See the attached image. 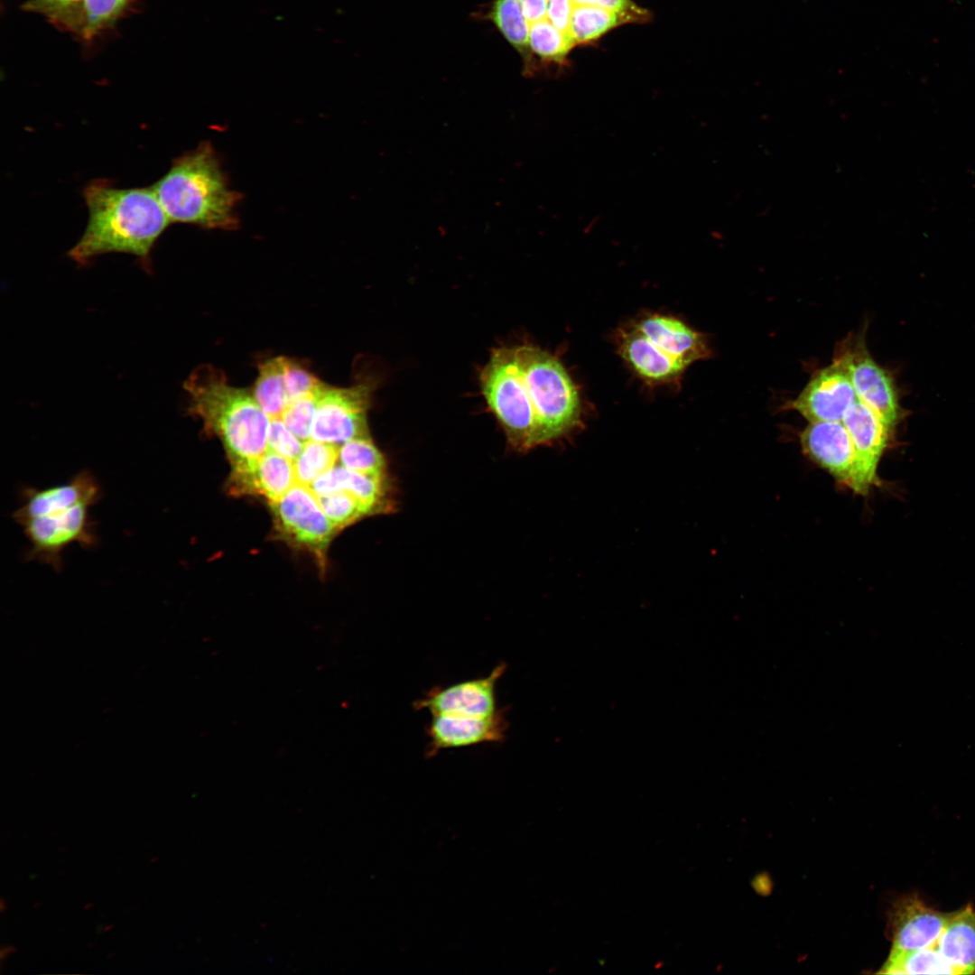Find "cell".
Returning a JSON list of instances; mask_svg holds the SVG:
<instances>
[{
  "instance_id": "d6986e66",
  "label": "cell",
  "mask_w": 975,
  "mask_h": 975,
  "mask_svg": "<svg viewBox=\"0 0 975 975\" xmlns=\"http://www.w3.org/2000/svg\"><path fill=\"white\" fill-rule=\"evenodd\" d=\"M316 496L346 491L365 504L372 514L389 513L394 507L387 475L376 476L333 466L310 486Z\"/></svg>"
},
{
  "instance_id": "44dd1931",
  "label": "cell",
  "mask_w": 975,
  "mask_h": 975,
  "mask_svg": "<svg viewBox=\"0 0 975 975\" xmlns=\"http://www.w3.org/2000/svg\"><path fill=\"white\" fill-rule=\"evenodd\" d=\"M958 974L975 972V911L970 906L951 914L933 946Z\"/></svg>"
},
{
  "instance_id": "d590c367",
  "label": "cell",
  "mask_w": 975,
  "mask_h": 975,
  "mask_svg": "<svg viewBox=\"0 0 975 975\" xmlns=\"http://www.w3.org/2000/svg\"><path fill=\"white\" fill-rule=\"evenodd\" d=\"M573 7L572 0H548L547 18L559 30L568 32Z\"/></svg>"
},
{
  "instance_id": "ab89813d",
  "label": "cell",
  "mask_w": 975,
  "mask_h": 975,
  "mask_svg": "<svg viewBox=\"0 0 975 975\" xmlns=\"http://www.w3.org/2000/svg\"><path fill=\"white\" fill-rule=\"evenodd\" d=\"M114 928H115V924H107V925H106V926H105V927L103 928V931H104V932H109L110 930H112V929H114Z\"/></svg>"
},
{
  "instance_id": "4fadbf2b",
  "label": "cell",
  "mask_w": 975,
  "mask_h": 975,
  "mask_svg": "<svg viewBox=\"0 0 975 975\" xmlns=\"http://www.w3.org/2000/svg\"><path fill=\"white\" fill-rule=\"evenodd\" d=\"M842 422L856 451L861 494L864 495L879 483L878 467L894 429L859 400L847 410Z\"/></svg>"
},
{
  "instance_id": "484cf974",
  "label": "cell",
  "mask_w": 975,
  "mask_h": 975,
  "mask_svg": "<svg viewBox=\"0 0 975 975\" xmlns=\"http://www.w3.org/2000/svg\"><path fill=\"white\" fill-rule=\"evenodd\" d=\"M881 973L886 974H953L955 969L934 947L910 952L889 953Z\"/></svg>"
},
{
  "instance_id": "d4e9b609",
  "label": "cell",
  "mask_w": 975,
  "mask_h": 975,
  "mask_svg": "<svg viewBox=\"0 0 975 975\" xmlns=\"http://www.w3.org/2000/svg\"><path fill=\"white\" fill-rule=\"evenodd\" d=\"M139 0H84L82 27L79 39L85 43L115 28L116 23L135 7Z\"/></svg>"
},
{
  "instance_id": "1f68e13d",
  "label": "cell",
  "mask_w": 975,
  "mask_h": 975,
  "mask_svg": "<svg viewBox=\"0 0 975 975\" xmlns=\"http://www.w3.org/2000/svg\"><path fill=\"white\" fill-rule=\"evenodd\" d=\"M324 385L315 392L291 401L281 416L288 429L302 441L311 438L318 399Z\"/></svg>"
},
{
  "instance_id": "7402d4cb",
  "label": "cell",
  "mask_w": 975,
  "mask_h": 975,
  "mask_svg": "<svg viewBox=\"0 0 975 975\" xmlns=\"http://www.w3.org/2000/svg\"><path fill=\"white\" fill-rule=\"evenodd\" d=\"M487 16L522 56L527 73L534 72L533 53L529 47L530 24L519 0H493Z\"/></svg>"
},
{
  "instance_id": "f35d334b",
  "label": "cell",
  "mask_w": 975,
  "mask_h": 975,
  "mask_svg": "<svg viewBox=\"0 0 975 975\" xmlns=\"http://www.w3.org/2000/svg\"><path fill=\"white\" fill-rule=\"evenodd\" d=\"M7 908H8V904L5 901L4 898H1V900H0V910H1V912H5V910H7Z\"/></svg>"
},
{
  "instance_id": "9c48e42d",
  "label": "cell",
  "mask_w": 975,
  "mask_h": 975,
  "mask_svg": "<svg viewBox=\"0 0 975 975\" xmlns=\"http://www.w3.org/2000/svg\"><path fill=\"white\" fill-rule=\"evenodd\" d=\"M270 506L279 534L315 552L324 551L336 527L309 486L296 483Z\"/></svg>"
},
{
  "instance_id": "60d3db41",
  "label": "cell",
  "mask_w": 975,
  "mask_h": 975,
  "mask_svg": "<svg viewBox=\"0 0 975 975\" xmlns=\"http://www.w3.org/2000/svg\"><path fill=\"white\" fill-rule=\"evenodd\" d=\"M94 906H95V903L89 902V903L85 904L83 908H84V910H89L90 908H92Z\"/></svg>"
},
{
  "instance_id": "f6af8a7d",
  "label": "cell",
  "mask_w": 975,
  "mask_h": 975,
  "mask_svg": "<svg viewBox=\"0 0 975 975\" xmlns=\"http://www.w3.org/2000/svg\"><path fill=\"white\" fill-rule=\"evenodd\" d=\"M95 944H96V942H91V943H88L87 946L88 947H92V945H95Z\"/></svg>"
},
{
  "instance_id": "f1b7e54d",
  "label": "cell",
  "mask_w": 975,
  "mask_h": 975,
  "mask_svg": "<svg viewBox=\"0 0 975 975\" xmlns=\"http://www.w3.org/2000/svg\"><path fill=\"white\" fill-rule=\"evenodd\" d=\"M338 457L339 445L312 439L304 441L300 455L293 461L296 482L310 487L335 466Z\"/></svg>"
},
{
  "instance_id": "b9f144b4",
  "label": "cell",
  "mask_w": 975,
  "mask_h": 975,
  "mask_svg": "<svg viewBox=\"0 0 975 975\" xmlns=\"http://www.w3.org/2000/svg\"><path fill=\"white\" fill-rule=\"evenodd\" d=\"M41 905H42V903H41V902H35V903H34V905H33V908H37V907H39V906H40Z\"/></svg>"
},
{
  "instance_id": "e575fe53",
  "label": "cell",
  "mask_w": 975,
  "mask_h": 975,
  "mask_svg": "<svg viewBox=\"0 0 975 975\" xmlns=\"http://www.w3.org/2000/svg\"><path fill=\"white\" fill-rule=\"evenodd\" d=\"M574 5H587L625 14L631 17L635 23H644L649 20L650 14L645 8L637 5L633 0H572Z\"/></svg>"
},
{
  "instance_id": "7a4b0ae2",
  "label": "cell",
  "mask_w": 975,
  "mask_h": 975,
  "mask_svg": "<svg viewBox=\"0 0 975 975\" xmlns=\"http://www.w3.org/2000/svg\"><path fill=\"white\" fill-rule=\"evenodd\" d=\"M188 412L201 420L204 431L218 437L233 469L255 462L267 450L270 418L253 393L230 385L210 366L196 368L183 385Z\"/></svg>"
},
{
  "instance_id": "f546056e",
  "label": "cell",
  "mask_w": 975,
  "mask_h": 975,
  "mask_svg": "<svg viewBox=\"0 0 975 975\" xmlns=\"http://www.w3.org/2000/svg\"><path fill=\"white\" fill-rule=\"evenodd\" d=\"M338 460L340 465L357 472L386 475V461L370 436L359 437L339 446Z\"/></svg>"
},
{
  "instance_id": "ac0fdd59",
  "label": "cell",
  "mask_w": 975,
  "mask_h": 975,
  "mask_svg": "<svg viewBox=\"0 0 975 975\" xmlns=\"http://www.w3.org/2000/svg\"><path fill=\"white\" fill-rule=\"evenodd\" d=\"M636 326L657 348L685 367L710 354L703 335L673 317L653 314L641 319Z\"/></svg>"
},
{
  "instance_id": "4316f807",
  "label": "cell",
  "mask_w": 975,
  "mask_h": 975,
  "mask_svg": "<svg viewBox=\"0 0 975 975\" xmlns=\"http://www.w3.org/2000/svg\"><path fill=\"white\" fill-rule=\"evenodd\" d=\"M575 46L570 34L555 27L547 17L530 23V50L544 62L564 65Z\"/></svg>"
},
{
  "instance_id": "ee69618b",
  "label": "cell",
  "mask_w": 975,
  "mask_h": 975,
  "mask_svg": "<svg viewBox=\"0 0 975 975\" xmlns=\"http://www.w3.org/2000/svg\"><path fill=\"white\" fill-rule=\"evenodd\" d=\"M116 954V952H111L110 954L107 955V958H111V957L115 956Z\"/></svg>"
},
{
  "instance_id": "5b68a950",
  "label": "cell",
  "mask_w": 975,
  "mask_h": 975,
  "mask_svg": "<svg viewBox=\"0 0 975 975\" xmlns=\"http://www.w3.org/2000/svg\"><path fill=\"white\" fill-rule=\"evenodd\" d=\"M479 379L487 404L502 426L509 444L518 450L531 449L534 416L515 347L495 348Z\"/></svg>"
},
{
  "instance_id": "2e32d148",
  "label": "cell",
  "mask_w": 975,
  "mask_h": 975,
  "mask_svg": "<svg viewBox=\"0 0 975 975\" xmlns=\"http://www.w3.org/2000/svg\"><path fill=\"white\" fill-rule=\"evenodd\" d=\"M950 915L928 907L916 896L903 898L896 903L891 916L890 952H905L934 946Z\"/></svg>"
},
{
  "instance_id": "9a60e30c",
  "label": "cell",
  "mask_w": 975,
  "mask_h": 975,
  "mask_svg": "<svg viewBox=\"0 0 975 975\" xmlns=\"http://www.w3.org/2000/svg\"><path fill=\"white\" fill-rule=\"evenodd\" d=\"M102 497L100 484L88 470L76 474L70 481L46 488H26L22 491L23 503L14 513L17 524L41 515L77 506L96 505Z\"/></svg>"
},
{
  "instance_id": "7bdbcfd3",
  "label": "cell",
  "mask_w": 975,
  "mask_h": 975,
  "mask_svg": "<svg viewBox=\"0 0 975 975\" xmlns=\"http://www.w3.org/2000/svg\"><path fill=\"white\" fill-rule=\"evenodd\" d=\"M159 859H160V857H154V858H153V859H151V862H152V863H153V862H155V861H157V860H158Z\"/></svg>"
},
{
  "instance_id": "83f0119b",
  "label": "cell",
  "mask_w": 975,
  "mask_h": 975,
  "mask_svg": "<svg viewBox=\"0 0 975 975\" xmlns=\"http://www.w3.org/2000/svg\"><path fill=\"white\" fill-rule=\"evenodd\" d=\"M84 0H26L23 11L43 16L58 30L79 38L83 17Z\"/></svg>"
},
{
  "instance_id": "cb8c5ba5",
  "label": "cell",
  "mask_w": 975,
  "mask_h": 975,
  "mask_svg": "<svg viewBox=\"0 0 975 975\" xmlns=\"http://www.w3.org/2000/svg\"><path fill=\"white\" fill-rule=\"evenodd\" d=\"M253 395L269 418L281 417L289 400L285 385L284 357L260 364Z\"/></svg>"
},
{
  "instance_id": "3957f363",
  "label": "cell",
  "mask_w": 975,
  "mask_h": 975,
  "mask_svg": "<svg viewBox=\"0 0 975 975\" xmlns=\"http://www.w3.org/2000/svg\"><path fill=\"white\" fill-rule=\"evenodd\" d=\"M171 223L231 230L240 195L231 190L209 142L175 158L152 186Z\"/></svg>"
},
{
  "instance_id": "8d00e7d4",
  "label": "cell",
  "mask_w": 975,
  "mask_h": 975,
  "mask_svg": "<svg viewBox=\"0 0 975 975\" xmlns=\"http://www.w3.org/2000/svg\"><path fill=\"white\" fill-rule=\"evenodd\" d=\"M519 2L529 24L547 17L548 0H519Z\"/></svg>"
},
{
  "instance_id": "ffe728a7",
  "label": "cell",
  "mask_w": 975,
  "mask_h": 975,
  "mask_svg": "<svg viewBox=\"0 0 975 975\" xmlns=\"http://www.w3.org/2000/svg\"><path fill=\"white\" fill-rule=\"evenodd\" d=\"M618 348L630 367L649 383L676 381L686 368L657 348L636 325L621 330Z\"/></svg>"
},
{
  "instance_id": "5bb4252c",
  "label": "cell",
  "mask_w": 975,
  "mask_h": 975,
  "mask_svg": "<svg viewBox=\"0 0 975 975\" xmlns=\"http://www.w3.org/2000/svg\"><path fill=\"white\" fill-rule=\"evenodd\" d=\"M507 720L504 710L488 717L432 715L426 729L427 753L433 756L447 748L471 747L505 739Z\"/></svg>"
},
{
  "instance_id": "7c38bea8",
  "label": "cell",
  "mask_w": 975,
  "mask_h": 975,
  "mask_svg": "<svg viewBox=\"0 0 975 975\" xmlns=\"http://www.w3.org/2000/svg\"><path fill=\"white\" fill-rule=\"evenodd\" d=\"M857 400L846 367L834 358L831 365L812 376L786 407L798 412L809 422L842 421L847 410Z\"/></svg>"
},
{
  "instance_id": "603a6c76",
  "label": "cell",
  "mask_w": 975,
  "mask_h": 975,
  "mask_svg": "<svg viewBox=\"0 0 975 975\" xmlns=\"http://www.w3.org/2000/svg\"><path fill=\"white\" fill-rule=\"evenodd\" d=\"M635 23L628 15L587 5H574L569 34L575 45L592 43L615 28Z\"/></svg>"
},
{
  "instance_id": "6da1fadb",
  "label": "cell",
  "mask_w": 975,
  "mask_h": 975,
  "mask_svg": "<svg viewBox=\"0 0 975 975\" xmlns=\"http://www.w3.org/2000/svg\"><path fill=\"white\" fill-rule=\"evenodd\" d=\"M82 195L88 219L68 255L85 265L101 255L125 253L151 272L152 250L171 223L153 188H118L109 180L96 179Z\"/></svg>"
},
{
  "instance_id": "277c9868",
  "label": "cell",
  "mask_w": 975,
  "mask_h": 975,
  "mask_svg": "<svg viewBox=\"0 0 975 975\" xmlns=\"http://www.w3.org/2000/svg\"><path fill=\"white\" fill-rule=\"evenodd\" d=\"M515 351L534 416L531 439L534 448L559 439L578 424L579 393L554 356L532 345L517 346Z\"/></svg>"
},
{
  "instance_id": "8fae6325",
  "label": "cell",
  "mask_w": 975,
  "mask_h": 975,
  "mask_svg": "<svg viewBox=\"0 0 975 975\" xmlns=\"http://www.w3.org/2000/svg\"><path fill=\"white\" fill-rule=\"evenodd\" d=\"M506 666V664L497 665L487 676L434 687L414 702V708L426 710L432 715L492 716L499 710L496 686Z\"/></svg>"
},
{
  "instance_id": "ba28073f",
  "label": "cell",
  "mask_w": 975,
  "mask_h": 975,
  "mask_svg": "<svg viewBox=\"0 0 975 975\" xmlns=\"http://www.w3.org/2000/svg\"><path fill=\"white\" fill-rule=\"evenodd\" d=\"M834 358L846 367L857 399L875 411L895 429L905 411L893 376L869 354L864 337H850L838 348Z\"/></svg>"
},
{
  "instance_id": "52a82bcc",
  "label": "cell",
  "mask_w": 975,
  "mask_h": 975,
  "mask_svg": "<svg viewBox=\"0 0 975 975\" xmlns=\"http://www.w3.org/2000/svg\"><path fill=\"white\" fill-rule=\"evenodd\" d=\"M374 385L360 382L349 387L322 388L311 424V439L340 445L369 436L367 411Z\"/></svg>"
},
{
  "instance_id": "8992f818",
  "label": "cell",
  "mask_w": 975,
  "mask_h": 975,
  "mask_svg": "<svg viewBox=\"0 0 975 975\" xmlns=\"http://www.w3.org/2000/svg\"><path fill=\"white\" fill-rule=\"evenodd\" d=\"M89 508L88 506H77L18 524L31 544L26 560L60 571L62 552L70 545L78 543L83 548L94 547L98 539Z\"/></svg>"
},
{
  "instance_id": "74e56055",
  "label": "cell",
  "mask_w": 975,
  "mask_h": 975,
  "mask_svg": "<svg viewBox=\"0 0 975 975\" xmlns=\"http://www.w3.org/2000/svg\"><path fill=\"white\" fill-rule=\"evenodd\" d=\"M16 950H17L16 947L13 946V945H4V946H2L1 951H0V958H1V960L3 961L5 958L9 957L11 954L14 953L16 952Z\"/></svg>"
},
{
  "instance_id": "e0dca14e",
  "label": "cell",
  "mask_w": 975,
  "mask_h": 975,
  "mask_svg": "<svg viewBox=\"0 0 975 975\" xmlns=\"http://www.w3.org/2000/svg\"><path fill=\"white\" fill-rule=\"evenodd\" d=\"M230 489L237 495H257L270 503L285 495L297 482L293 461L267 450L253 464L232 470Z\"/></svg>"
},
{
  "instance_id": "836d02e7",
  "label": "cell",
  "mask_w": 975,
  "mask_h": 975,
  "mask_svg": "<svg viewBox=\"0 0 975 975\" xmlns=\"http://www.w3.org/2000/svg\"><path fill=\"white\" fill-rule=\"evenodd\" d=\"M304 441L285 425L281 417L270 418L268 450L294 461L300 455Z\"/></svg>"
},
{
  "instance_id": "30bf717a",
  "label": "cell",
  "mask_w": 975,
  "mask_h": 975,
  "mask_svg": "<svg viewBox=\"0 0 975 975\" xmlns=\"http://www.w3.org/2000/svg\"><path fill=\"white\" fill-rule=\"evenodd\" d=\"M803 453L839 484L861 494L858 460L842 421L811 422L800 435Z\"/></svg>"
},
{
  "instance_id": "d6a6232c",
  "label": "cell",
  "mask_w": 975,
  "mask_h": 975,
  "mask_svg": "<svg viewBox=\"0 0 975 975\" xmlns=\"http://www.w3.org/2000/svg\"><path fill=\"white\" fill-rule=\"evenodd\" d=\"M285 385L289 403L305 395L315 392L324 383L315 376L301 363L284 357ZM288 403V404H289Z\"/></svg>"
},
{
  "instance_id": "4dcf8cb0",
  "label": "cell",
  "mask_w": 975,
  "mask_h": 975,
  "mask_svg": "<svg viewBox=\"0 0 975 975\" xmlns=\"http://www.w3.org/2000/svg\"><path fill=\"white\" fill-rule=\"evenodd\" d=\"M318 501L336 528L345 527L364 516L372 515L369 508L346 491L317 496Z\"/></svg>"
}]
</instances>
